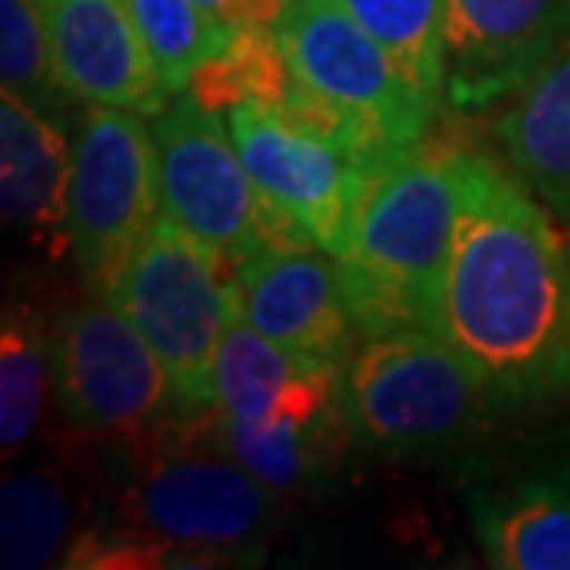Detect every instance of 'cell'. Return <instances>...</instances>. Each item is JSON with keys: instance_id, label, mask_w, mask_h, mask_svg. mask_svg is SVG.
<instances>
[{"instance_id": "obj_2", "label": "cell", "mask_w": 570, "mask_h": 570, "mask_svg": "<svg viewBox=\"0 0 570 570\" xmlns=\"http://www.w3.org/2000/svg\"><path fill=\"white\" fill-rule=\"evenodd\" d=\"M463 159L466 148L423 138L360 164L337 267L363 341L430 326L463 204Z\"/></svg>"}, {"instance_id": "obj_21", "label": "cell", "mask_w": 570, "mask_h": 570, "mask_svg": "<svg viewBox=\"0 0 570 570\" xmlns=\"http://www.w3.org/2000/svg\"><path fill=\"white\" fill-rule=\"evenodd\" d=\"M130 8L170 97L186 94L193 75L242 33L212 19L197 0H130Z\"/></svg>"}, {"instance_id": "obj_19", "label": "cell", "mask_w": 570, "mask_h": 570, "mask_svg": "<svg viewBox=\"0 0 570 570\" xmlns=\"http://www.w3.org/2000/svg\"><path fill=\"white\" fill-rule=\"evenodd\" d=\"M363 30L379 38L404 75L441 105L449 56H444V22L449 0H337Z\"/></svg>"}, {"instance_id": "obj_14", "label": "cell", "mask_w": 570, "mask_h": 570, "mask_svg": "<svg viewBox=\"0 0 570 570\" xmlns=\"http://www.w3.org/2000/svg\"><path fill=\"white\" fill-rule=\"evenodd\" d=\"M341 367L296 356L237 312L212 363V407L253 426L318 423L341 407Z\"/></svg>"}, {"instance_id": "obj_5", "label": "cell", "mask_w": 570, "mask_h": 570, "mask_svg": "<svg viewBox=\"0 0 570 570\" xmlns=\"http://www.w3.org/2000/svg\"><path fill=\"white\" fill-rule=\"evenodd\" d=\"M271 489L208 433V419L159 426L119 497L127 527L189 544L219 563L259 560L271 530Z\"/></svg>"}, {"instance_id": "obj_1", "label": "cell", "mask_w": 570, "mask_h": 570, "mask_svg": "<svg viewBox=\"0 0 570 570\" xmlns=\"http://www.w3.org/2000/svg\"><path fill=\"white\" fill-rule=\"evenodd\" d=\"M515 170L466 153L430 330L463 352L500 404L570 393V230Z\"/></svg>"}, {"instance_id": "obj_16", "label": "cell", "mask_w": 570, "mask_h": 570, "mask_svg": "<svg viewBox=\"0 0 570 570\" xmlns=\"http://www.w3.org/2000/svg\"><path fill=\"white\" fill-rule=\"evenodd\" d=\"M497 145L522 186L570 226V45L508 100Z\"/></svg>"}, {"instance_id": "obj_7", "label": "cell", "mask_w": 570, "mask_h": 570, "mask_svg": "<svg viewBox=\"0 0 570 570\" xmlns=\"http://www.w3.org/2000/svg\"><path fill=\"white\" fill-rule=\"evenodd\" d=\"M341 404L356 438L407 452L455 438L500 401L485 374L438 330L407 326L363 341L341 379Z\"/></svg>"}, {"instance_id": "obj_13", "label": "cell", "mask_w": 570, "mask_h": 570, "mask_svg": "<svg viewBox=\"0 0 570 570\" xmlns=\"http://www.w3.org/2000/svg\"><path fill=\"white\" fill-rule=\"evenodd\" d=\"M60 94L156 119L170 105L130 0H41Z\"/></svg>"}, {"instance_id": "obj_24", "label": "cell", "mask_w": 570, "mask_h": 570, "mask_svg": "<svg viewBox=\"0 0 570 570\" xmlns=\"http://www.w3.org/2000/svg\"><path fill=\"white\" fill-rule=\"evenodd\" d=\"M0 78L33 105L60 89L41 0H0Z\"/></svg>"}, {"instance_id": "obj_11", "label": "cell", "mask_w": 570, "mask_h": 570, "mask_svg": "<svg viewBox=\"0 0 570 570\" xmlns=\"http://www.w3.org/2000/svg\"><path fill=\"white\" fill-rule=\"evenodd\" d=\"M570 45V0H449L444 105L463 116L504 105Z\"/></svg>"}, {"instance_id": "obj_23", "label": "cell", "mask_w": 570, "mask_h": 570, "mask_svg": "<svg viewBox=\"0 0 570 570\" xmlns=\"http://www.w3.org/2000/svg\"><path fill=\"white\" fill-rule=\"evenodd\" d=\"M4 563L8 570L45 567L60 549V541L71 530V508H67V489L49 474H19L4 482Z\"/></svg>"}, {"instance_id": "obj_10", "label": "cell", "mask_w": 570, "mask_h": 570, "mask_svg": "<svg viewBox=\"0 0 570 570\" xmlns=\"http://www.w3.org/2000/svg\"><path fill=\"white\" fill-rule=\"evenodd\" d=\"M248 175L312 242L341 259L348 245L360 159L285 105L242 100L226 111Z\"/></svg>"}, {"instance_id": "obj_22", "label": "cell", "mask_w": 570, "mask_h": 570, "mask_svg": "<svg viewBox=\"0 0 570 570\" xmlns=\"http://www.w3.org/2000/svg\"><path fill=\"white\" fill-rule=\"evenodd\" d=\"M289 63H285L275 30H242L230 49L193 75L186 94L212 111H230L242 100L289 105Z\"/></svg>"}, {"instance_id": "obj_17", "label": "cell", "mask_w": 570, "mask_h": 570, "mask_svg": "<svg viewBox=\"0 0 570 570\" xmlns=\"http://www.w3.org/2000/svg\"><path fill=\"white\" fill-rule=\"evenodd\" d=\"M471 522L489 567L570 570V474L478 493Z\"/></svg>"}, {"instance_id": "obj_8", "label": "cell", "mask_w": 570, "mask_h": 570, "mask_svg": "<svg viewBox=\"0 0 570 570\" xmlns=\"http://www.w3.org/2000/svg\"><path fill=\"white\" fill-rule=\"evenodd\" d=\"M148 116L86 105L71 138L67 253L86 285L105 296L159 208L156 138Z\"/></svg>"}, {"instance_id": "obj_3", "label": "cell", "mask_w": 570, "mask_h": 570, "mask_svg": "<svg viewBox=\"0 0 570 570\" xmlns=\"http://www.w3.org/2000/svg\"><path fill=\"white\" fill-rule=\"evenodd\" d=\"M289 63V105L360 164L423 141L441 105L337 0H289L275 22Z\"/></svg>"}, {"instance_id": "obj_12", "label": "cell", "mask_w": 570, "mask_h": 570, "mask_svg": "<svg viewBox=\"0 0 570 570\" xmlns=\"http://www.w3.org/2000/svg\"><path fill=\"white\" fill-rule=\"evenodd\" d=\"M242 315L296 356L348 367L360 323L337 259L318 245L267 248L237 267Z\"/></svg>"}, {"instance_id": "obj_15", "label": "cell", "mask_w": 570, "mask_h": 570, "mask_svg": "<svg viewBox=\"0 0 570 570\" xmlns=\"http://www.w3.org/2000/svg\"><path fill=\"white\" fill-rule=\"evenodd\" d=\"M67 189L71 141L16 89L0 94V208L4 223L45 242L56 234L67 248Z\"/></svg>"}, {"instance_id": "obj_18", "label": "cell", "mask_w": 570, "mask_h": 570, "mask_svg": "<svg viewBox=\"0 0 570 570\" xmlns=\"http://www.w3.org/2000/svg\"><path fill=\"white\" fill-rule=\"evenodd\" d=\"M208 433L223 444L234 460H242L271 493H293L307 485L330 463L334 438H341V412L318 423H278L253 426L245 419H234L208 407Z\"/></svg>"}, {"instance_id": "obj_25", "label": "cell", "mask_w": 570, "mask_h": 570, "mask_svg": "<svg viewBox=\"0 0 570 570\" xmlns=\"http://www.w3.org/2000/svg\"><path fill=\"white\" fill-rule=\"evenodd\" d=\"M197 4L234 30H275L289 0H197Z\"/></svg>"}, {"instance_id": "obj_9", "label": "cell", "mask_w": 570, "mask_h": 570, "mask_svg": "<svg viewBox=\"0 0 570 570\" xmlns=\"http://www.w3.org/2000/svg\"><path fill=\"white\" fill-rule=\"evenodd\" d=\"M52 390L63 423L94 438H134L175 404L167 367L100 293L67 304L56 318Z\"/></svg>"}, {"instance_id": "obj_6", "label": "cell", "mask_w": 570, "mask_h": 570, "mask_svg": "<svg viewBox=\"0 0 570 570\" xmlns=\"http://www.w3.org/2000/svg\"><path fill=\"white\" fill-rule=\"evenodd\" d=\"M159 208L242 267L267 248L315 245L248 175L223 116L189 94L153 119Z\"/></svg>"}, {"instance_id": "obj_4", "label": "cell", "mask_w": 570, "mask_h": 570, "mask_svg": "<svg viewBox=\"0 0 570 570\" xmlns=\"http://www.w3.org/2000/svg\"><path fill=\"white\" fill-rule=\"evenodd\" d=\"M105 296L167 367L181 412H208L215 352L242 312L230 259L159 212Z\"/></svg>"}, {"instance_id": "obj_20", "label": "cell", "mask_w": 570, "mask_h": 570, "mask_svg": "<svg viewBox=\"0 0 570 570\" xmlns=\"http://www.w3.org/2000/svg\"><path fill=\"white\" fill-rule=\"evenodd\" d=\"M52 385V337L27 304L4 312L0 330V449L11 460L30 441Z\"/></svg>"}]
</instances>
